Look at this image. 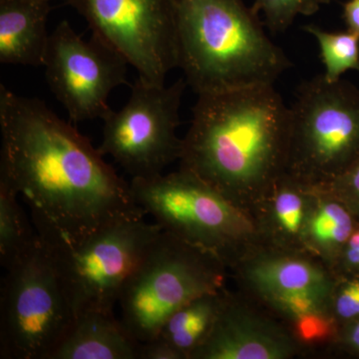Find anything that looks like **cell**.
Returning <instances> with one entry per match:
<instances>
[{
  "mask_svg": "<svg viewBox=\"0 0 359 359\" xmlns=\"http://www.w3.org/2000/svg\"><path fill=\"white\" fill-rule=\"evenodd\" d=\"M0 176L29 207L42 240L74 244L116 222L145 218L98 147L39 99L0 85Z\"/></svg>",
  "mask_w": 359,
  "mask_h": 359,
  "instance_id": "1",
  "label": "cell"
},
{
  "mask_svg": "<svg viewBox=\"0 0 359 359\" xmlns=\"http://www.w3.org/2000/svg\"><path fill=\"white\" fill-rule=\"evenodd\" d=\"M198 96L180 168L249 212L287 173L290 107L273 85Z\"/></svg>",
  "mask_w": 359,
  "mask_h": 359,
  "instance_id": "2",
  "label": "cell"
},
{
  "mask_svg": "<svg viewBox=\"0 0 359 359\" xmlns=\"http://www.w3.org/2000/svg\"><path fill=\"white\" fill-rule=\"evenodd\" d=\"M179 65L198 94L273 85L292 67L244 0H176Z\"/></svg>",
  "mask_w": 359,
  "mask_h": 359,
  "instance_id": "3",
  "label": "cell"
},
{
  "mask_svg": "<svg viewBox=\"0 0 359 359\" xmlns=\"http://www.w3.org/2000/svg\"><path fill=\"white\" fill-rule=\"evenodd\" d=\"M135 202L162 231L235 268L263 248L247 210L199 177L180 169L148 179H131Z\"/></svg>",
  "mask_w": 359,
  "mask_h": 359,
  "instance_id": "4",
  "label": "cell"
},
{
  "mask_svg": "<svg viewBox=\"0 0 359 359\" xmlns=\"http://www.w3.org/2000/svg\"><path fill=\"white\" fill-rule=\"evenodd\" d=\"M224 268L209 252L161 231L120 295L122 323L141 344L155 339L187 302L222 290Z\"/></svg>",
  "mask_w": 359,
  "mask_h": 359,
  "instance_id": "5",
  "label": "cell"
},
{
  "mask_svg": "<svg viewBox=\"0 0 359 359\" xmlns=\"http://www.w3.org/2000/svg\"><path fill=\"white\" fill-rule=\"evenodd\" d=\"M290 115V176L323 186L359 160V89L351 82L316 75L297 89Z\"/></svg>",
  "mask_w": 359,
  "mask_h": 359,
  "instance_id": "6",
  "label": "cell"
},
{
  "mask_svg": "<svg viewBox=\"0 0 359 359\" xmlns=\"http://www.w3.org/2000/svg\"><path fill=\"white\" fill-rule=\"evenodd\" d=\"M6 271L0 297V358H50L75 314L48 248L37 237Z\"/></svg>",
  "mask_w": 359,
  "mask_h": 359,
  "instance_id": "7",
  "label": "cell"
},
{
  "mask_svg": "<svg viewBox=\"0 0 359 359\" xmlns=\"http://www.w3.org/2000/svg\"><path fill=\"white\" fill-rule=\"evenodd\" d=\"M162 231L144 218L125 219L69 244L48 248L75 316L87 311H114L130 276Z\"/></svg>",
  "mask_w": 359,
  "mask_h": 359,
  "instance_id": "8",
  "label": "cell"
},
{
  "mask_svg": "<svg viewBox=\"0 0 359 359\" xmlns=\"http://www.w3.org/2000/svg\"><path fill=\"white\" fill-rule=\"evenodd\" d=\"M185 78L175 83H148L137 79L128 101L104 118L103 138L98 149L110 156L131 179L164 174L180 159L182 139L177 135Z\"/></svg>",
  "mask_w": 359,
  "mask_h": 359,
  "instance_id": "9",
  "label": "cell"
},
{
  "mask_svg": "<svg viewBox=\"0 0 359 359\" xmlns=\"http://www.w3.org/2000/svg\"><path fill=\"white\" fill-rule=\"evenodd\" d=\"M92 34L148 83L165 84L178 67L176 0H70Z\"/></svg>",
  "mask_w": 359,
  "mask_h": 359,
  "instance_id": "10",
  "label": "cell"
},
{
  "mask_svg": "<svg viewBox=\"0 0 359 359\" xmlns=\"http://www.w3.org/2000/svg\"><path fill=\"white\" fill-rule=\"evenodd\" d=\"M128 65L93 34L82 39L66 20L49 35L42 65L52 94L74 123L106 117L110 94L127 83Z\"/></svg>",
  "mask_w": 359,
  "mask_h": 359,
  "instance_id": "11",
  "label": "cell"
},
{
  "mask_svg": "<svg viewBox=\"0 0 359 359\" xmlns=\"http://www.w3.org/2000/svg\"><path fill=\"white\" fill-rule=\"evenodd\" d=\"M302 347L289 327L226 292L214 327L191 359H287Z\"/></svg>",
  "mask_w": 359,
  "mask_h": 359,
  "instance_id": "12",
  "label": "cell"
},
{
  "mask_svg": "<svg viewBox=\"0 0 359 359\" xmlns=\"http://www.w3.org/2000/svg\"><path fill=\"white\" fill-rule=\"evenodd\" d=\"M241 280L257 297L280 292L332 294L337 276L304 252L261 248L235 266Z\"/></svg>",
  "mask_w": 359,
  "mask_h": 359,
  "instance_id": "13",
  "label": "cell"
},
{
  "mask_svg": "<svg viewBox=\"0 0 359 359\" xmlns=\"http://www.w3.org/2000/svg\"><path fill=\"white\" fill-rule=\"evenodd\" d=\"M313 198V186L283 174L249 210L263 248L306 254L304 230Z\"/></svg>",
  "mask_w": 359,
  "mask_h": 359,
  "instance_id": "14",
  "label": "cell"
},
{
  "mask_svg": "<svg viewBox=\"0 0 359 359\" xmlns=\"http://www.w3.org/2000/svg\"><path fill=\"white\" fill-rule=\"evenodd\" d=\"M138 341L114 311L76 314L49 359H140Z\"/></svg>",
  "mask_w": 359,
  "mask_h": 359,
  "instance_id": "15",
  "label": "cell"
},
{
  "mask_svg": "<svg viewBox=\"0 0 359 359\" xmlns=\"http://www.w3.org/2000/svg\"><path fill=\"white\" fill-rule=\"evenodd\" d=\"M46 0H0V62L2 65H43L48 44Z\"/></svg>",
  "mask_w": 359,
  "mask_h": 359,
  "instance_id": "16",
  "label": "cell"
},
{
  "mask_svg": "<svg viewBox=\"0 0 359 359\" xmlns=\"http://www.w3.org/2000/svg\"><path fill=\"white\" fill-rule=\"evenodd\" d=\"M313 187L304 249L306 254L332 271L359 219L334 194L323 187Z\"/></svg>",
  "mask_w": 359,
  "mask_h": 359,
  "instance_id": "17",
  "label": "cell"
},
{
  "mask_svg": "<svg viewBox=\"0 0 359 359\" xmlns=\"http://www.w3.org/2000/svg\"><path fill=\"white\" fill-rule=\"evenodd\" d=\"M332 294L280 292L259 299L290 323L289 330L302 347L332 346L340 328L332 311Z\"/></svg>",
  "mask_w": 359,
  "mask_h": 359,
  "instance_id": "18",
  "label": "cell"
},
{
  "mask_svg": "<svg viewBox=\"0 0 359 359\" xmlns=\"http://www.w3.org/2000/svg\"><path fill=\"white\" fill-rule=\"evenodd\" d=\"M226 292H207L195 297L172 314L158 334L185 359H191L211 332L223 306Z\"/></svg>",
  "mask_w": 359,
  "mask_h": 359,
  "instance_id": "19",
  "label": "cell"
},
{
  "mask_svg": "<svg viewBox=\"0 0 359 359\" xmlns=\"http://www.w3.org/2000/svg\"><path fill=\"white\" fill-rule=\"evenodd\" d=\"M20 197L8 180L0 176V263L6 269L27 252L39 237L20 204Z\"/></svg>",
  "mask_w": 359,
  "mask_h": 359,
  "instance_id": "20",
  "label": "cell"
},
{
  "mask_svg": "<svg viewBox=\"0 0 359 359\" xmlns=\"http://www.w3.org/2000/svg\"><path fill=\"white\" fill-rule=\"evenodd\" d=\"M304 30L313 36L320 46L323 73L330 82L339 81L347 71L359 72V36L348 32H327L320 26L304 25Z\"/></svg>",
  "mask_w": 359,
  "mask_h": 359,
  "instance_id": "21",
  "label": "cell"
},
{
  "mask_svg": "<svg viewBox=\"0 0 359 359\" xmlns=\"http://www.w3.org/2000/svg\"><path fill=\"white\" fill-rule=\"evenodd\" d=\"M332 0H255L252 8L264 16L269 32L282 33L289 29L299 15L309 16L318 13Z\"/></svg>",
  "mask_w": 359,
  "mask_h": 359,
  "instance_id": "22",
  "label": "cell"
},
{
  "mask_svg": "<svg viewBox=\"0 0 359 359\" xmlns=\"http://www.w3.org/2000/svg\"><path fill=\"white\" fill-rule=\"evenodd\" d=\"M332 311L340 327L359 320V276H337Z\"/></svg>",
  "mask_w": 359,
  "mask_h": 359,
  "instance_id": "23",
  "label": "cell"
},
{
  "mask_svg": "<svg viewBox=\"0 0 359 359\" xmlns=\"http://www.w3.org/2000/svg\"><path fill=\"white\" fill-rule=\"evenodd\" d=\"M318 187L334 194L359 219V160L330 183Z\"/></svg>",
  "mask_w": 359,
  "mask_h": 359,
  "instance_id": "24",
  "label": "cell"
},
{
  "mask_svg": "<svg viewBox=\"0 0 359 359\" xmlns=\"http://www.w3.org/2000/svg\"><path fill=\"white\" fill-rule=\"evenodd\" d=\"M332 271L337 276H359V222Z\"/></svg>",
  "mask_w": 359,
  "mask_h": 359,
  "instance_id": "25",
  "label": "cell"
},
{
  "mask_svg": "<svg viewBox=\"0 0 359 359\" xmlns=\"http://www.w3.org/2000/svg\"><path fill=\"white\" fill-rule=\"evenodd\" d=\"M330 347L348 358H359V320L340 327L337 339Z\"/></svg>",
  "mask_w": 359,
  "mask_h": 359,
  "instance_id": "26",
  "label": "cell"
},
{
  "mask_svg": "<svg viewBox=\"0 0 359 359\" xmlns=\"http://www.w3.org/2000/svg\"><path fill=\"white\" fill-rule=\"evenodd\" d=\"M140 359H185L181 353L162 337L142 342Z\"/></svg>",
  "mask_w": 359,
  "mask_h": 359,
  "instance_id": "27",
  "label": "cell"
},
{
  "mask_svg": "<svg viewBox=\"0 0 359 359\" xmlns=\"http://www.w3.org/2000/svg\"><path fill=\"white\" fill-rule=\"evenodd\" d=\"M342 20L346 30L359 36V0H346L342 4Z\"/></svg>",
  "mask_w": 359,
  "mask_h": 359,
  "instance_id": "28",
  "label": "cell"
},
{
  "mask_svg": "<svg viewBox=\"0 0 359 359\" xmlns=\"http://www.w3.org/2000/svg\"><path fill=\"white\" fill-rule=\"evenodd\" d=\"M46 1L51 2L52 0H46ZM61 1L66 2V4H69L70 0H61Z\"/></svg>",
  "mask_w": 359,
  "mask_h": 359,
  "instance_id": "29",
  "label": "cell"
}]
</instances>
